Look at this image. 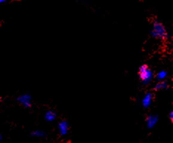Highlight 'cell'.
Returning a JSON list of instances; mask_svg holds the SVG:
<instances>
[{
  "label": "cell",
  "mask_w": 173,
  "mask_h": 143,
  "mask_svg": "<svg viewBox=\"0 0 173 143\" xmlns=\"http://www.w3.org/2000/svg\"><path fill=\"white\" fill-rule=\"evenodd\" d=\"M32 136H36V137H38V138H42L45 136V133L43 130H34V131L33 132Z\"/></svg>",
  "instance_id": "obj_10"
},
{
  "label": "cell",
  "mask_w": 173,
  "mask_h": 143,
  "mask_svg": "<svg viewBox=\"0 0 173 143\" xmlns=\"http://www.w3.org/2000/svg\"><path fill=\"white\" fill-rule=\"evenodd\" d=\"M158 122V117L156 115H149L146 119L147 126L148 128H152Z\"/></svg>",
  "instance_id": "obj_5"
},
{
  "label": "cell",
  "mask_w": 173,
  "mask_h": 143,
  "mask_svg": "<svg viewBox=\"0 0 173 143\" xmlns=\"http://www.w3.org/2000/svg\"><path fill=\"white\" fill-rule=\"evenodd\" d=\"M169 119H171V121L173 120V111H172L169 113Z\"/></svg>",
  "instance_id": "obj_11"
},
{
  "label": "cell",
  "mask_w": 173,
  "mask_h": 143,
  "mask_svg": "<svg viewBox=\"0 0 173 143\" xmlns=\"http://www.w3.org/2000/svg\"><path fill=\"white\" fill-rule=\"evenodd\" d=\"M7 1V0H0V3H3V2H5V1Z\"/></svg>",
  "instance_id": "obj_12"
},
{
  "label": "cell",
  "mask_w": 173,
  "mask_h": 143,
  "mask_svg": "<svg viewBox=\"0 0 173 143\" xmlns=\"http://www.w3.org/2000/svg\"><path fill=\"white\" fill-rule=\"evenodd\" d=\"M152 99H153V95H152V93L150 92H147V94H145L144 97L142 100V105L145 108H148L152 104Z\"/></svg>",
  "instance_id": "obj_6"
},
{
  "label": "cell",
  "mask_w": 173,
  "mask_h": 143,
  "mask_svg": "<svg viewBox=\"0 0 173 143\" xmlns=\"http://www.w3.org/2000/svg\"><path fill=\"white\" fill-rule=\"evenodd\" d=\"M58 128H59V133H60V134L62 135V136H65V135H67V133H68L69 125L67 121H61L59 123Z\"/></svg>",
  "instance_id": "obj_4"
},
{
  "label": "cell",
  "mask_w": 173,
  "mask_h": 143,
  "mask_svg": "<svg viewBox=\"0 0 173 143\" xmlns=\"http://www.w3.org/2000/svg\"><path fill=\"white\" fill-rule=\"evenodd\" d=\"M1 139H2V136H1V134L0 133V141H1Z\"/></svg>",
  "instance_id": "obj_13"
},
{
  "label": "cell",
  "mask_w": 173,
  "mask_h": 143,
  "mask_svg": "<svg viewBox=\"0 0 173 143\" xmlns=\"http://www.w3.org/2000/svg\"><path fill=\"white\" fill-rule=\"evenodd\" d=\"M17 101L25 108H31L32 105L31 97L29 94H23L17 98Z\"/></svg>",
  "instance_id": "obj_3"
},
{
  "label": "cell",
  "mask_w": 173,
  "mask_h": 143,
  "mask_svg": "<svg viewBox=\"0 0 173 143\" xmlns=\"http://www.w3.org/2000/svg\"><path fill=\"white\" fill-rule=\"evenodd\" d=\"M167 76V72L166 70H161L156 74V79L158 81H163Z\"/></svg>",
  "instance_id": "obj_9"
},
{
  "label": "cell",
  "mask_w": 173,
  "mask_h": 143,
  "mask_svg": "<svg viewBox=\"0 0 173 143\" xmlns=\"http://www.w3.org/2000/svg\"><path fill=\"white\" fill-rule=\"evenodd\" d=\"M168 88V83L165 80L163 81H160L159 82L157 83L154 87V90L155 91H160L163 90V89H166Z\"/></svg>",
  "instance_id": "obj_7"
},
{
  "label": "cell",
  "mask_w": 173,
  "mask_h": 143,
  "mask_svg": "<svg viewBox=\"0 0 173 143\" xmlns=\"http://www.w3.org/2000/svg\"><path fill=\"white\" fill-rule=\"evenodd\" d=\"M151 35L153 38L158 39H164L168 38V34L164 25L158 21H154L152 24V30L151 31Z\"/></svg>",
  "instance_id": "obj_1"
},
{
  "label": "cell",
  "mask_w": 173,
  "mask_h": 143,
  "mask_svg": "<svg viewBox=\"0 0 173 143\" xmlns=\"http://www.w3.org/2000/svg\"><path fill=\"white\" fill-rule=\"evenodd\" d=\"M138 76L144 85H148L153 78V73L147 65H143L138 69Z\"/></svg>",
  "instance_id": "obj_2"
},
{
  "label": "cell",
  "mask_w": 173,
  "mask_h": 143,
  "mask_svg": "<svg viewBox=\"0 0 173 143\" xmlns=\"http://www.w3.org/2000/svg\"><path fill=\"white\" fill-rule=\"evenodd\" d=\"M56 117V114L53 111H48L45 114V118L48 122H53Z\"/></svg>",
  "instance_id": "obj_8"
}]
</instances>
